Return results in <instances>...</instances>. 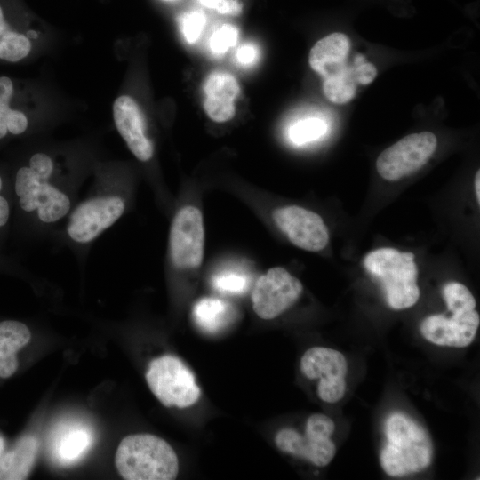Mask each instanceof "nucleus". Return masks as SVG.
Instances as JSON below:
<instances>
[{
	"mask_svg": "<svg viewBox=\"0 0 480 480\" xmlns=\"http://www.w3.org/2000/svg\"><path fill=\"white\" fill-rule=\"evenodd\" d=\"M82 171L65 172L46 152L34 153L27 165L17 170L14 193L33 236L51 240L79 200Z\"/></svg>",
	"mask_w": 480,
	"mask_h": 480,
	"instance_id": "nucleus-1",
	"label": "nucleus"
},
{
	"mask_svg": "<svg viewBox=\"0 0 480 480\" xmlns=\"http://www.w3.org/2000/svg\"><path fill=\"white\" fill-rule=\"evenodd\" d=\"M132 190L123 173L101 167L51 240L57 247L69 250L78 263H84L96 240L127 212Z\"/></svg>",
	"mask_w": 480,
	"mask_h": 480,
	"instance_id": "nucleus-2",
	"label": "nucleus"
},
{
	"mask_svg": "<svg viewBox=\"0 0 480 480\" xmlns=\"http://www.w3.org/2000/svg\"><path fill=\"white\" fill-rule=\"evenodd\" d=\"M387 444L380 452L383 470L401 476L427 468L432 460L433 445L427 432L408 416L395 412L385 422Z\"/></svg>",
	"mask_w": 480,
	"mask_h": 480,
	"instance_id": "nucleus-3",
	"label": "nucleus"
},
{
	"mask_svg": "<svg viewBox=\"0 0 480 480\" xmlns=\"http://www.w3.org/2000/svg\"><path fill=\"white\" fill-rule=\"evenodd\" d=\"M115 463L127 480H172L179 472L178 457L164 439L150 434H135L119 444Z\"/></svg>",
	"mask_w": 480,
	"mask_h": 480,
	"instance_id": "nucleus-4",
	"label": "nucleus"
},
{
	"mask_svg": "<svg viewBox=\"0 0 480 480\" xmlns=\"http://www.w3.org/2000/svg\"><path fill=\"white\" fill-rule=\"evenodd\" d=\"M414 259V253L392 247L375 249L364 258V268L380 281L386 302L393 309L409 308L420 298Z\"/></svg>",
	"mask_w": 480,
	"mask_h": 480,
	"instance_id": "nucleus-5",
	"label": "nucleus"
},
{
	"mask_svg": "<svg viewBox=\"0 0 480 480\" xmlns=\"http://www.w3.org/2000/svg\"><path fill=\"white\" fill-rule=\"evenodd\" d=\"M443 297L451 316L442 314L427 316L420 326L421 334L438 346H468L475 339L480 324L475 297L470 292L460 288L444 292Z\"/></svg>",
	"mask_w": 480,
	"mask_h": 480,
	"instance_id": "nucleus-6",
	"label": "nucleus"
},
{
	"mask_svg": "<svg viewBox=\"0 0 480 480\" xmlns=\"http://www.w3.org/2000/svg\"><path fill=\"white\" fill-rule=\"evenodd\" d=\"M145 377L152 393L166 407L187 408L200 397L193 372L176 356L164 355L153 359Z\"/></svg>",
	"mask_w": 480,
	"mask_h": 480,
	"instance_id": "nucleus-7",
	"label": "nucleus"
},
{
	"mask_svg": "<svg viewBox=\"0 0 480 480\" xmlns=\"http://www.w3.org/2000/svg\"><path fill=\"white\" fill-rule=\"evenodd\" d=\"M334 429V422L330 417L315 413L307 420L304 436L292 428H282L276 433L275 443L284 452L303 458L317 467H324L336 452L335 444L330 439Z\"/></svg>",
	"mask_w": 480,
	"mask_h": 480,
	"instance_id": "nucleus-8",
	"label": "nucleus"
},
{
	"mask_svg": "<svg viewBox=\"0 0 480 480\" xmlns=\"http://www.w3.org/2000/svg\"><path fill=\"white\" fill-rule=\"evenodd\" d=\"M204 252V228L201 211L184 205L174 214L169 232L168 257L172 267L186 270L199 267Z\"/></svg>",
	"mask_w": 480,
	"mask_h": 480,
	"instance_id": "nucleus-9",
	"label": "nucleus"
},
{
	"mask_svg": "<svg viewBox=\"0 0 480 480\" xmlns=\"http://www.w3.org/2000/svg\"><path fill=\"white\" fill-rule=\"evenodd\" d=\"M436 146L437 139L430 132L407 135L380 154L377 172L386 180H399L425 165Z\"/></svg>",
	"mask_w": 480,
	"mask_h": 480,
	"instance_id": "nucleus-10",
	"label": "nucleus"
},
{
	"mask_svg": "<svg viewBox=\"0 0 480 480\" xmlns=\"http://www.w3.org/2000/svg\"><path fill=\"white\" fill-rule=\"evenodd\" d=\"M302 291L301 282L284 268H271L254 284L252 308L260 318L274 319L291 308Z\"/></svg>",
	"mask_w": 480,
	"mask_h": 480,
	"instance_id": "nucleus-11",
	"label": "nucleus"
},
{
	"mask_svg": "<svg viewBox=\"0 0 480 480\" xmlns=\"http://www.w3.org/2000/svg\"><path fill=\"white\" fill-rule=\"evenodd\" d=\"M300 370L307 378L320 380L317 395L321 400L332 404L343 397L348 365L340 352L324 347H313L302 356Z\"/></svg>",
	"mask_w": 480,
	"mask_h": 480,
	"instance_id": "nucleus-12",
	"label": "nucleus"
},
{
	"mask_svg": "<svg viewBox=\"0 0 480 480\" xmlns=\"http://www.w3.org/2000/svg\"><path fill=\"white\" fill-rule=\"evenodd\" d=\"M277 228L295 246L308 252H320L329 244V230L316 212L298 205L274 210Z\"/></svg>",
	"mask_w": 480,
	"mask_h": 480,
	"instance_id": "nucleus-13",
	"label": "nucleus"
},
{
	"mask_svg": "<svg viewBox=\"0 0 480 480\" xmlns=\"http://www.w3.org/2000/svg\"><path fill=\"white\" fill-rule=\"evenodd\" d=\"M116 127L132 155L146 163L154 156V146L146 133V122L137 102L128 95L118 97L113 104Z\"/></svg>",
	"mask_w": 480,
	"mask_h": 480,
	"instance_id": "nucleus-14",
	"label": "nucleus"
},
{
	"mask_svg": "<svg viewBox=\"0 0 480 480\" xmlns=\"http://www.w3.org/2000/svg\"><path fill=\"white\" fill-rule=\"evenodd\" d=\"M204 92V108L212 121L222 123L235 116L234 100L240 87L231 74L219 70L212 72L205 78Z\"/></svg>",
	"mask_w": 480,
	"mask_h": 480,
	"instance_id": "nucleus-15",
	"label": "nucleus"
},
{
	"mask_svg": "<svg viewBox=\"0 0 480 480\" xmlns=\"http://www.w3.org/2000/svg\"><path fill=\"white\" fill-rule=\"evenodd\" d=\"M349 38L342 33H332L317 41L311 48L308 62L323 79L348 66Z\"/></svg>",
	"mask_w": 480,
	"mask_h": 480,
	"instance_id": "nucleus-16",
	"label": "nucleus"
},
{
	"mask_svg": "<svg viewBox=\"0 0 480 480\" xmlns=\"http://www.w3.org/2000/svg\"><path fill=\"white\" fill-rule=\"evenodd\" d=\"M92 444L93 434L89 427L77 422L64 425L52 442V456L60 465H71L80 460Z\"/></svg>",
	"mask_w": 480,
	"mask_h": 480,
	"instance_id": "nucleus-17",
	"label": "nucleus"
},
{
	"mask_svg": "<svg viewBox=\"0 0 480 480\" xmlns=\"http://www.w3.org/2000/svg\"><path fill=\"white\" fill-rule=\"evenodd\" d=\"M38 451V441L33 436H23L0 461V478L24 479L28 475Z\"/></svg>",
	"mask_w": 480,
	"mask_h": 480,
	"instance_id": "nucleus-18",
	"label": "nucleus"
},
{
	"mask_svg": "<svg viewBox=\"0 0 480 480\" xmlns=\"http://www.w3.org/2000/svg\"><path fill=\"white\" fill-rule=\"evenodd\" d=\"M232 305L218 298H203L193 308V316L204 331L214 333L228 325L234 317Z\"/></svg>",
	"mask_w": 480,
	"mask_h": 480,
	"instance_id": "nucleus-19",
	"label": "nucleus"
},
{
	"mask_svg": "<svg viewBox=\"0 0 480 480\" xmlns=\"http://www.w3.org/2000/svg\"><path fill=\"white\" fill-rule=\"evenodd\" d=\"M356 82L354 67L347 66L323 81L324 96L336 104H344L350 101L356 95Z\"/></svg>",
	"mask_w": 480,
	"mask_h": 480,
	"instance_id": "nucleus-20",
	"label": "nucleus"
},
{
	"mask_svg": "<svg viewBox=\"0 0 480 480\" xmlns=\"http://www.w3.org/2000/svg\"><path fill=\"white\" fill-rule=\"evenodd\" d=\"M31 339L29 328L17 320L0 322V351L7 355H17Z\"/></svg>",
	"mask_w": 480,
	"mask_h": 480,
	"instance_id": "nucleus-21",
	"label": "nucleus"
},
{
	"mask_svg": "<svg viewBox=\"0 0 480 480\" xmlns=\"http://www.w3.org/2000/svg\"><path fill=\"white\" fill-rule=\"evenodd\" d=\"M327 131L326 123L320 118H307L292 124L289 129V138L295 145H304L323 137Z\"/></svg>",
	"mask_w": 480,
	"mask_h": 480,
	"instance_id": "nucleus-22",
	"label": "nucleus"
},
{
	"mask_svg": "<svg viewBox=\"0 0 480 480\" xmlns=\"http://www.w3.org/2000/svg\"><path fill=\"white\" fill-rule=\"evenodd\" d=\"M29 39L22 34L10 31L0 44V59L16 62L30 52Z\"/></svg>",
	"mask_w": 480,
	"mask_h": 480,
	"instance_id": "nucleus-23",
	"label": "nucleus"
},
{
	"mask_svg": "<svg viewBox=\"0 0 480 480\" xmlns=\"http://www.w3.org/2000/svg\"><path fill=\"white\" fill-rule=\"evenodd\" d=\"M212 284L221 292L240 294L247 290L249 280L245 275L236 270H224L213 277Z\"/></svg>",
	"mask_w": 480,
	"mask_h": 480,
	"instance_id": "nucleus-24",
	"label": "nucleus"
},
{
	"mask_svg": "<svg viewBox=\"0 0 480 480\" xmlns=\"http://www.w3.org/2000/svg\"><path fill=\"white\" fill-rule=\"evenodd\" d=\"M205 21L204 13L198 10L186 12L179 17L180 30L188 43L193 44L199 38Z\"/></svg>",
	"mask_w": 480,
	"mask_h": 480,
	"instance_id": "nucleus-25",
	"label": "nucleus"
},
{
	"mask_svg": "<svg viewBox=\"0 0 480 480\" xmlns=\"http://www.w3.org/2000/svg\"><path fill=\"white\" fill-rule=\"evenodd\" d=\"M238 38V29L231 24H224L212 35L210 48L214 54H223L235 46Z\"/></svg>",
	"mask_w": 480,
	"mask_h": 480,
	"instance_id": "nucleus-26",
	"label": "nucleus"
},
{
	"mask_svg": "<svg viewBox=\"0 0 480 480\" xmlns=\"http://www.w3.org/2000/svg\"><path fill=\"white\" fill-rule=\"evenodd\" d=\"M353 67L356 84H369L377 76L376 67L372 63L367 62L361 54H357L355 58Z\"/></svg>",
	"mask_w": 480,
	"mask_h": 480,
	"instance_id": "nucleus-27",
	"label": "nucleus"
},
{
	"mask_svg": "<svg viewBox=\"0 0 480 480\" xmlns=\"http://www.w3.org/2000/svg\"><path fill=\"white\" fill-rule=\"evenodd\" d=\"M200 4L221 14L238 16L243 10L240 0H198Z\"/></svg>",
	"mask_w": 480,
	"mask_h": 480,
	"instance_id": "nucleus-28",
	"label": "nucleus"
},
{
	"mask_svg": "<svg viewBox=\"0 0 480 480\" xmlns=\"http://www.w3.org/2000/svg\"><path fill=\"white\" fill-rule=\"evenodd\" d=\"M28 125L26 115L19 110L10 109L6 116L7 132L19 135L23 133Z\"/></svg>",
	"mask_w": 480,
	"mask_h": 480,
	"instance_id": "nucleus-29",
	"label": "nucleus"
},
{
	"mask_svg": "<svg viewBox=\"0 0 480 480\" xmlns=\"http://www.w3.org/2000/svg\"><path fill=\"white\" fill-rule=\"evenodd\" d=\"M236 56L242 66H252L259 60L260 50L253 43H244L239 46Z\"/></svg>",
	"mask_w": 480,
	"mask_h": 480,
	"instance_id": "nucleus-30",
	"label": "nucleus"
},
{
	"mask_svg": "<svg viewBox=\"0 0 480 480\" xmlns=\"http://www.w3.org/2000/svg\"><path fill=\"white\" fill-rule=\"evenodd\" d=\"M19 367L17 355H6L0 351V378H9L12 376Z\"/></svg>",
	"mask_w": 480,
	"mask_h": 480,
	"instance_id": "nucleus-31",
	"label": "nucleus"
},
{
	"mask_svg": "<svg viewBox=\"0 0 480 480\" xmlns=\"http://www.w3.org/2000/svg\"><path fill=\"white\" fill-rule=\"evenodd\" d=\"M13 92L12 82L6 76L0 77V105L9 106Z\"/></svg>",
	"mask_w": 480,
	"mask_h": 480,
	"instance_id": "nucleus-32",
	"label": "nucleus"
},
{
	"mask_svg": "<svg viewBox=\"0 0 480 480\" xmlns=\"http://www.w3.org/2000/svg\"><path fill=\"white\" fill-rule=\"evenodd\" d=\"M10 204L8 200L0 195V228L4 227L10 219Z\"/></svg>",
	"mask_w": 480,
	"mask_h": 480,
	"instance_id": "nucleus-33",
	"label": "nucleus"
},
{
	"mask_svg": "<svg viewBox=\"0 0 480 480\" xmlns=\"http://www.w3.org/2000/svg\"><path fill=\"white\" fill-rule=\"evenodd\" d=\"M10 109L9 106L0 105V139L4 138L8 133L6 128V116Z\"/></svg>",
	"mask_w": 480,
	"mask_h": 480,
	"instance_id": "nucleus-34",
	"label": "nucleus"
},
{
	"mask_svg": "<svg viewBox=\"0 0 480 480\" xmlns=\"http://www.w3.org/2000/svg\"><path fill=\"white\" fill-rule=\"evenodd\" d=\"M475 195L478 204H480V171L478 170L475 176Z\"/></svg>",
	"mask_w": 480,
	"mask_h": 480,
	"instance_id": "nucleus-35",
	"label": "nucleus"
},
{
	"mask_svg": "<svg viewBox=\"0 0 480 480\" xmlns=\"http://www.w3.org/2000/svg\"><path fill=\"white\" fill-rule=\"evenodd\" d=\"M8 25L6 24L4 19V14H3V11L0 7V32L2 31H4L6 29H8Z\"/></svg>",
	"mask_w": 480,
	"mask_h": 480,
	"instance_id": "nucleus-36",
	"label": "nucleus"
},
{
	"mask_svg": "<svg viewBox=\"0 0 480 480\" xmlns=\"http://www.w3.org/2000/svg\"><path fill=\"white\" fill-rule=\"evenodd\" d=\"M11 30L8 28L4 31L0 32V44L4 39L5 36L10 32Z\"/></svg>",
	"mask_w": 480,
	"mask_h": 480,
	"instance_id": "nucleus-37",
	"label": "nucleus"
},
{
	"mask_svg": "<svg viewBox=\"0 0 480 480\" xmlns=\"http://www.w3.org/2000/svg\"><path fill=\"white\" fill-rule=\"evenodd\" d=\"M3 448H4V439L0 436V454L2 452Z\"/></svg>",
	"mask_w": 480,
	"mask_h": 480,
	"instance_id": "nucleus-38",
	"label": "nucleus"
},
{
	"mask_svg": "<svg viewBox=\"0 0 480 480\" xmlns=\"http://www.w3.org/2000/svg\"><path fill=\"white\" fill-rule=\"evenodd\" d=\"M28 36H33V37H36V34L34 31H29Z\"/></svg>",
	"mask_w": 480,
	"mask_h": 480,
	"instance_id": "nucleus-39",
	"label": "nucleus"
},
{
	"mask_svg": "<svg viewBox=\"0 0 480 480\" xmlns=\"http://www.w3.org/2000/svg\"><path fill=\"white\" fill-rule=\"evenodd\" d=\"M3 188V180H2V177L0 176V191L2 190Z\"/></svg>",
	"mask_w": 480,
	"mask_h": 480,
	"instance_id": "nucleus-40",
	"label": "nucleus"
},
{
	"mask_svg": "<svg viewBox=\"0 0 480 480\" xmlns=\"http://www.w3.org/2000/svg\"><path fill=\"white\" fill-rule=\"evenodd\" d=\"M163 1H173V0H163Z\"/></svg>",
	"mask_w": 480,
	"mask_h": 480,
	"instance_id": "nucleus-41",
	"label": "nucleus"
}]
</instances>
